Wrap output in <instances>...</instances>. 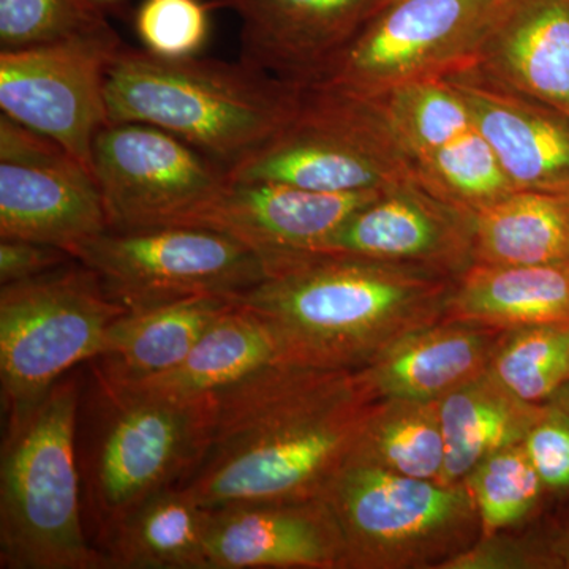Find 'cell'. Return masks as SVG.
Wrapping results in <instances>:
<instances>
[{
  "instance_id": "cell-35",
  "label": "cell",
  "mask_w": 569,
  "mask_h": 569,
  "mask_svg": "<svg viewBox=\"0 0 569 569\" xmlns=\"http://www.w3.org/2000/svg\"><path fill=\"white\" fill-rule=\"evenodd\" d=\"M438 569H557L545 529L505 530L479 537Z\"/></svg>"
},
{
  "instance_id": "cell-17",
  "label": "cell",
  "mask_w": 569,
  "mask_h": 569,
  "mask_svg": "<svg viewBox=\"0 0 569 569\" xmlns=\"http://www.w3.org/2000/svg\"><path fill=\"white\" fill-rule=\"evenodd\" d=\"M447 81L466 102L516 190L569 193V119L473 63Z\"/></svg>"
},
{
  "instance_id": "cell-26",
  "label": "cell",
  "mask_w": 569,
  "mask_h": 569,
  "mask_svg": "<svg viewBox=\"0 0 569 569\" xmlns=\"http://www.w3.org/2000/svg\"><path fill=\"white\" fill-rule=\"evenodd\" d=\"M569 261V193L516 190L475 212L473 264Z\"/></svg>"
},
{
  "instance_id": "cell-16",
  "label": "cell",
  "mask_w": 569,
  "mask_h": 569,
  "mask_svg": "<svg viewBox=\"0 0 569 569\" xmlns=\"http://www.w3.org/2000/svg\"><path fill=\"white\" fill-rule=\"evenodd\" d=\"M378 0H211L241 21V59L299 88L316 84Z\"/></svg>"
},
{
  "instance_id": "cell-21",
  "label": "cell",
  "mask_w": 569,
  "mask_h": 569,
  "mask_svg": "<svg viewBox=\"0 0 569 569\" xmlns=\"http://www.w3.org/2000/svg\"><path fill=\"white\" fill-rule=\"evenodd\" d=\"M233 305L222 296H194L127 310L108 328L96 358L100 381L116 387L173 369Z\"/></svg>"
},
{
  "instance_id": "cell-4",
  "label": "cell",
  "mask_w": 569,
  "mask_h": 569,
  "mask_svg": "<svg viewBox=\"0 0 569 569\" xmlns=\"http://www.w3.org/2000/svg\"><path fill=\"white\" fill-rule=\"evenodd\" d=\"M80 392L62 378L28 418L7 427L0 466V568L102 569L82 526L77 456Z\"/></svg>"
},
{
  "instance_id": "cell-18",
  "label": "cell",
  "mask_w": 569,
  "mask_h": 569,
  "mask_svg": "<svg viewBox=\"0 0 569 569\" xmlns=\"http://www.w3.org/2000/svg\"><path fill=\"white\" fill-rule=\"evenodd\" d=\"M108 230L99 186L70 152L44 162H0V238L59 247L71 254Z\"/></svg>"
},
{
  "instance_id": "cell-28",
  "label": "cell",
  "mask_w": 569,
  "mask_h": 569,
  "mask_svg": "<svg viewBox=\"0 0 569 569\" xmlns=\"http://www.w3.org/2000/svg\"><path fill=\"white\" fill-rule=\"evenodd\" d=\"M463 482L477 505L481 537L520 529L538 518L549 501L522 443L493 452Z\"/></svg>"
},
{
  "instance_id": "cell-9",
  "label": "cell",
  "mask_w": 569,
  "mask_h": 569,
  "mask_svg": "<svg viewBox=\"0 0 569 569\" xmlns=\"http://www.w3.org/2000/svg\"><path fill=\"white\" fill-rule=\"evenodd\" d=\"M498 0H396L376 11L310 88L378 100L478 61Z\"/></svg>"
},
{
  "instance_id": "cell-12",
  "label": "cell",
  "mask_w": 569,
  "mask_h": 569,
  "mask_svg": "<svg viewBox=\"0 0 569 569\" xmlns=\"http://www.w3.org/2000/svg\"><path fill=\"white\" fill-rule=\"evenodd\" d=\"M110 230L178 223L228 182V170L159 127L111 122L92 146Z\"/></svg>"
},
{
  "instance_id": "cell-2",
  "label": "cell",
  "mask_w": 569,
  "mask_h": 569,
  "mask_svg": "<svg viewBox=\"0 0 569 569\" xmlns=\"http://www.w3.org/2000/svg\"><path fill=\"white\" fill-rule=\"evenodd\" d=\"M236 305L274 331L287 365L365 369L397 340L447 312L456 277L358 254L284 252Z\"/></svg>"
},
{
  "instance_id": "cell-19",
  "label": "cell",
  "mask_w": 569,
  "mask_h": 569,
  "mask_svg": "<svg viewBox=\"0 0 569 569\" xmlns=\"http://www.w3.org/2000/svg\"><path fill=\"white\" fill-rule=\"evenodd\" d=\"M477 66L569 119V0H498Z\"/></svg>"
},
{
  "instance_id": "cell-37",
  "label": "cell",
  "mask_w": 569,
  "mask_h": 569,
  "mask_svg": "<svg viewBox=\"0 0 569 569\" xmlns=\"http://www.w3.org/2000/svg\"><path fill=\"white\" fill-rule=\"evenodd\" d=\"M561 505L563 508L559 515L542 526V529L557 569H569V500Z\"/></svg>"
},
{
  "instance_id": "cell-31",
  "label": "cell",
  "mask_w": 569,
  "mask_h": 569,
  "mask_svg": "<svg viewBox=\"0 0 569 569\" xmlns=\"http://www.w3.org/2000/svg\"><path fill=\"white\" fill-rule=\"evenodd\" d=\"M378 102L415 164L475 127L466 102L443 80L403 86Z\"/></svg>"
},
{
  "instance_id": "cell-5",
  "label": "cell",
  "mask_w": 569,
  "mask_h": 569,
  "mask_svg": "<svg viewBox=\"0 0 569 569\" xmlns=\"http://www.w3.org/2000/svg\"><path fill=\"white\" fill-rule=\"evenodd\" d=\"M347 569H438L481 537L466 482L445 485L350 460L326 488Z\"/></svg>"
},
{
  "instance_id": "cell-11",
  "label": "cell",
  "mask_w": 569,
  "mask_h": 569,
  "mask_svg": "<svg viewBox=\"0 0 569 569\" xmlns=\"http://www.w3.org/2000/svg\"><path fill=\"white\" fill-rule=\"evenodd\" d=\"M123 41L108 21L66 39L0 51V108L47 134L92 173V146L110 122L107 82Z\"/></svg>"
},
{
  "instance_id": "cell-8",
  "label": "cell",
  "mask_w": 569,
  "mask_h": 569,
  "mask_svg": "<svg viewBox=\"0 0 569 569\" xmlns=\"http://www.w3.org/2000/svg\"><path fill=\"white\" fill-rule=\"evenodd\" d=\"M103 391L110 413L93 448L89 503L107 539L146 497L181 485L200 466L211 441L216 403L126 388Z\"/></svg>"
},
{
  "instance_id": "cell-6",
  "label": "cell",
  "mask_w": 569,
  "mask_h": 569,
  "mask_svg": "<svg viewBox=\"0 0 569 569\" xmlns=\"http://www.w3.org/2000/svg\"><path fill=\"white\" fill-rule=\"evenodd\" d=\"M127 309L78 260L0 290V381L7 427L28 418L67 372L96 359Z\"/></svg>"
},
{
  "instance_id": "cell-30",
  "label": "cell",
  "mask_w": 569,
  "mask_h": 569,
  "mask_svg": "<svg viewBox=\"0 0 569 569\" xmlns=\"http://www.w3.org/2000/svg\"><path fill=\"white\" fill-rule=\"evenodd\" d=\"M427 189L471 212L516 192L488 140L473 129L417 163Z\"/></svg>"
},
{
  "instance_id": "cell-20",
  "label": "cell",
  "mask_w": 569,
  "mask_h": 569,
  "mask_svg": "<svg viewBox=\"0 0 569 569\" xmlns=\"http://www.w3.org/2000/svg\"><path fill=\"white\" fill-rule=\"evenodd\" d=\"M500 335L489 326L441 318L397 340L356 373L377 400L440 402L488 372Z\"/></svg>"
},
{
  "instance_id": "cell-27",
  "label": "cell",
  "mask_w": 569,
  "mask_h": 569,
  "mask_svg": "<svg viewBox=\"0 0 569 569\" xmlns=\"http://www.w3.org/2000/svg\"><path fill=\"white\" fill-rule=\"evenodd\" d=\"M419 479L440 481L445 440L438 402L378 399L367 415L353 459Z\"/></svg>"
},
{
  "instance_id": "cell-14",
  "label": "cell",
  "mask_w": 569,
  "mask_h": 569,
  "mask_svg": "<svg viewBox=\"0 0 569 569\" xmlns=\"http://www.w3.org/2000/svg\"><path fill=\"white\" fill-rule=\"evenodd\" d=\"M385 190L329 193L290 183L228 178L219 192L174 224L230 236L264 261L277 253L317 252L348 217Z\"/></svg>"
},
{
  "instance_id": "cell-22",
  "label": "cell",
  "mask_w": 569,
  "mask_h": 569,
  "mask_svg": "<svg viewBox=\"0 0 569 569\" xmlns=\"http://www.w3.org/2000/svg\"><path fill=\"white\" fill-rule=\"evenodd\" d=\"M277 365H287V361L274 331L252 310L234 302L173 369L111 388L132 389L183 402L213 399Z\"/></svg>"
},
{
  "instance_id": "cell-7",
  "label": "cell",
  "mask_w": 569,
  "mask_h": 569,
  "mask_svg": "<svg viewBox=\"0 0 569 569\" xmlns=\"http://www.w3.org/2000/svg\"><path fill=\"white\" fill-rule=\"evenodd\" d=\"M233 181L290 183L329 193L421 181L378 100L307 88L293 121L228 171Z\"/></svg>"
},
{
  "instance_id": "cell-33",
  "label": "cell",
  "mask_w": 569,
  "mask_h": 569,
  "mask_svg": "<svg viewBox=\"0 0 569 569\" xmlns=\"http://www.w3.org/2000/svg\"><path fill=\"white\" fill-rule=\"evenodd\" d=\"M209 7L201 0H142L134 28L144 50L168 59L197 56L208 40Z\"/></svg>"
},
{
  "instance_id": "cell-10",
  "label": "cell",
  "mask_w": 569,
  "mask_h": 569,
  "mask_svg": "<svg viewBox=\"0 0 569 569\" xmlns=\"http://www.w3.org/2000/svg\"><path fill=\"white\" fill-rule=\"evenodd\" d=\"M127 310L194 298H236L266 277L263 258L238 239L187 224L108 230L73 250Z\"/></svg>"
},
{
  "instance_id": "cell-1",
  "label": "cell",
  "mask_w": 569,
  "mask_h": 569,
  "mask_svg": "<svg viewBox=\"0 0 569 569\" xmlns=\"http://www.w3.org/2000/svg\"><path fill=\"white\" fill-rule=\"evenodd\" d=\"M376 400L348 370H261L213 397L208 451L181 485L206 509L323 497Z\"/></svg>"
},
{
  "instance_id": "cell-3",
  "label": "cell",
  "mask_w": 569,
  "mask_h": 569,
  "mask_svg": "<svg viewBox=\"0 0 569 569\" xmlns=\"http://www.w3.org/2000/svg\"><path fill=\"white\" fill-rule=\"evenodd\" d=\"M305 88L219 59H168L123 47L107 82L110 122H141L174 134L228 171L282 132Z\"/></svg>"
},
{
  "instance_id": "cell-29",
  "label": "cell",
  "mask_w": 569,
  "mask_h": 569,
  "mask_svg": "<svg viewBox=\"0 0 569 569\" xmlns=\"http://www.w3.org/2000/svg\"><path fill=\"white\" fill-rule=\"evenodd\" d=\"M488 370L519 399L545 402L569 381V323L501 331Z\"/></svg>"
},
{
  "instance_id": "cell-24",
  "label": "cell",
  "mask_w": 569,
  "mask_h": 569,
  "mask_svg": "<svg viewBox=\"0 0 569 569\" xmlns=\"http://www.w3.org/2000/svg\"><path fill=\"white\" fill-rule=\"evenodd\" d=\"M208 509L183 485L146 497L116 526L103 556L112 569H209Z\"/></svg>"
},
{
  "instance_id": "cell-32",
  "label": "cell",
  "mask_w": 569,
  "mask_h": 569,
  "mask_svg": "<svg viewBox=\"0 0 569 569\" xmlns=\"http://www.w3.org/2000/svg\"><path fill=\"white\" fill-rule=\"evenodd\" d=\"M104 21L91 0H0V51L66 39Z\"/></svg>"
},
{
  "instance_id": "cell-23",
  "label": "cell",
  "mask_w": 569,
  "mask_h": 569,
  "mask_svg": "<svg viewBox=\"0 0 569 569\" xmlns=\"http://www.w3.org/2000/svg\"><path fill=\"white\" fill-rule=\"evenodd\" d=\"M443 318L489 326L498 331L569 323V261L471 264L456 280Z\"/></svg>"
},
{
  "instance_id": "cell-38",
  "label": "cell",
  "mask_w": 569,
  "mask_h": 569,
  "mask_svg": "<svg viewBox=\"0 0 569 569\" xmlns=\"http://www.w3.org/2000/svg\"><path fill=\"white\" fill-rule=\"evenodd\" d=\"M91 2L97 7V9H100L103 11V13H107L108 10L121 6V3L126 2V0H91Z\"/></svg>"
},
{
  "instance_id": "cell-15",
  "label": "cell",
  "mask_w": 569,
  "mask_h": 569,
  "mask_svg": "<svg viewBox=\"0 0 569 569\" xmlns=\"http://www.w3.org/2000/svg\"><path fill=\"white\" fill-rule=\"evenodd\" d=\"M208 511L209 569H347L342 531L323 497Z\"/></svg>"
},
{
  "instance_id": "cell-39",
  "label": "cell",
  "mask_w": 569,
  "mask_h": 569,
  "mask_svg": "<svg viewBox=\"0 0 569 569\" xmlns=\"http://www.w3.org/2000/svg\"><path fill=\"white\" fill-rule=\"evenodd\" d=\"M391 2H396V0H378L376 11L383 9L385 6H388V3ZM376 11H373V13H376Z\"/></svg>"
},
{
  "instance_id": "cell-13",
  "label": "cell",
  "mask_w": 569,
  "mask_h": 569,
  "mask_svg": "<svg viewBox=\"0 0 569 569\" xmlns=\"http://www.w3.org/2000/svg\"><path fill=\"white\" fill-rule=\"evenodd\" d=\"M473 246L475 212L410 181L358 209L317 252L418 266L458 279L473 264Z\"/></svg>"
},
{
  "instance_id": "cell-34",
  "label": "cell",
  "mask_w": 569,
  "mask_h": 569,
  "mask_svg": "<svg viewBox=\"0 0 569 569\" xmlns=\"http://www.w3.org/2000/svg\"><path fill=\"white\" fill-rule=\"evenodd\" d=\"M522 445L541 477L549 501H568L569 381L539 403L538 417Z\"/></svg>"
},
{
  "instance_id": "cell-25",
  "label": "cell",
  "mask_w": 569,
  "mask_h": 569,
  "mask_svg": "<svg viewBox=\"0 0 569 569\" xmlns=\"http://www.w3.org/2000/svg\"><path fill=\"white\" fill-rule=\"evenodd\" d=\"M445 440L440 482L459 485L500 449L523 443L539 413L488 372L449 392L438 402Z\"/></svg>"
},
{
  "instance_id": "cell-36",
  "label": "cell",
  "mask_w": 569,
  "mask_h": 569,
  "mask_svg": "<svg viewBox=\"0 0 569 569\" xmlns=\"http://www.w3.org/2000/svg\"><path fill=\"white\" fill-rule=\"evenodd\" d=\"M74 258L59 247L39 244L24 239L0 241V283L24 282L54 271Z\"/></svg>"
}]
</instances>
